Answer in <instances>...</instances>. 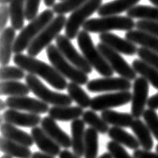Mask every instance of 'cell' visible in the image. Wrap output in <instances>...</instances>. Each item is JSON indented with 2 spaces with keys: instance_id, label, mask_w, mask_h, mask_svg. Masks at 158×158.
Masks as SVG:
<instances>
[{
  "instance_id": "53",
  "label": "cell",
  "mask_w": 158,
  "mask_h": 158,
  "mask_svg": "<svg viewBox=\"0 0 158 158\" xmlns=\"http://www.w3.org/2000/svg\"><path fill=\"white\" fill-rule=\"evenodd\" d=\"M1 158H12V156L8 155V154H4L3 156H1Z\"/></svg>"
},
{
  "instance_id": "32",
  "label": "cell",
  "mask_w": 158,
  "mask_h": 158,
  "mask_svg": "<svg viewBox=\"0 0 158 158\" xmlns=\"http://www.w3.org/2000/svg\"><path fill=\"white\" fill-rule=\"evenodd\" d=\"M99 138L98 132L89 127L85 130L84 139V157L85 158H98L99 150Z\"/></svg>"
},
{
  "instance_id": "40",
  "label": "cell",
  "mask_w": 158,
  "mask_h": 158,
  "mask_svg": "<svg viewBox=\"0 0 158 158\" xmlns=\"http://www.w3.org/2000/svg\"><path fill=\"white\" fill-rule=\"evenodd\" d=\"M138 57L141 60L147 62L148 64H150L154 68L158 69V53L154 52L152 50H149L144 47H139L137 50Z\"/></svg>"
},
{
  "instance_id": "46",
  "label": "cell",
  "mask_w": 158,
  "mask_h": 158,
  "mask_svg": "<svg viewBox=\"0 0 158 158\" xmlns=\"http://www.w3.org/2000/svg\"><path fill=\"white\" fill-rule=\"evenodd\" d=\"M59 158H81L80 156L76 155L75 153L70 152L68 149H64L62 150L59 154Z\"/></svg>"
},
{
  "instance_id": "3",
  "label": "cell",
  "mask_w": 158,
  "mask_h": 158,
  "mask_svg": "<svg viewBox=\"0 0 158 158\" xmlns=\"http://www.w3.org/2000/svg\"><path fill=\"white\" fill-rule=\"evenodd\" d=\"M53 19H54V11L49 9V8L42 11L39 15H37L34 19L31 20L30 23H28V25H26L20 31L18 36L16 37L14 47H13V52L15 54H18L23 52L24 50H26L32 41L39 35V33Z\"/></svg>"
},
{
  "instance_id": "29",
  "label": "cell",
  "mask_w": 158,
  "mask_h": 158,
  "mask_svg": "<svg viewBox=\"0 0 158 158\" xmlns=\"http://www.w3.org/2000/svg\"><path fill=\"white\" fill-rule=\"evenodd\" d=\"M10 22L15 30H22L25 22L26 0H11L10 2Z\"/></svg>"
},
{
  "instance_id": "47",
  "label": "cell",
  "mask_w": 158,
  "mask_h": 158,
  "mask_svg": "<svg viewBox=\"0 0 158 158\" xmlns=\"http://www.w3.org/2000/svg\"><path fill=\"white\" fill-rule=\"evenodd\" d=\"M31 158H54V156L45 154V153H43V152H34L32 154Z\"/></svg>"
},
{
  "instance_id": "12",
  "label": "cell",
  "mask_w": 158,
  "mask_h": 158,
  "mask_svg": "<svg viewBox=\"0 0 158 158\" xmlns=\"http://www.w3.org/2000/svg\"><path fill=\"white\" fill-rule=\"evenodd\" d=\"M132 88L131 114L134 118H140L144 113L149 99V82L142 76L137 77L133 82Z\"/></svg>"
},
{
  "instance_id": "34",
  "label": "cell",
  "mask_w": 158,
  "mask_h": 158,
  "mask_svg": "<svg viewBox=\"0 0 158 158\" xmlns=\"http://www.w3.org/2000/svg\"><path fill=\"white\" fill-rule=\"evenodd\" d=\"M67 92H68L69 96L71 97L72 100L75 103H77L78 106H80L82 108L90 107L91 99L92 98H90L89 95L82 89L80 84H78V83H75V82H72V81L70 83H68Z\"/></svg>"
},
{
  "instance_id": "23",
  "label": "cell",
  "mask_w": 158,
  "mask_h": 158,
  "mask_svg": "<svg viewBox=\"0 0 158 158\" xmlns=\"http://www.w3.org/2000/svg\"><path fill=\"white\" fill-rule=\"evenodd\" d=\"M49 116L58 121H73L83 115L80 106H52L48 111Z\"/></svg>"
},
{
  "instance_id": "21",
  "label": "cell",
  "mask_w": 158,
  "mask_h": 158,
  "mask_svg": "<svg viewBox=\"0 0 158 158\" xmlns=\"http://www.w3.org/2000/svg\"><path fill=\"white\" fill-rule=\"evenodd\" d=\"M125 38L130 40L131 42L140 45L149 50H152L158 53V37L141 30H130L127 31L125 34Z\"/></svg>"
},
{
  "instance_id": "28",
  "label": "cell",
  "mask_w": 158,
  "mask_h": 158,
  "mask_svg": "<svg viewBox=\"0 0 158 158\" xmlns=\"http://www.w3.org/2000/svg\"><path fill=\"white\" fill-rule=\"evenodd\" d=\"M108 136L115 142H118L119 144L126 146L127 148L133 149V150H136L140 146L138 139L131 135L130 133L122 129V127H111L108 131Z\"/></svg>"
},
{
  "instance_id": "54",
  "label": "cell",
  "mask_w": 158,
  "mask_h": 158,
  "mask_svg": "<svg viewBox=\"0 0 158 158\" xmlns=\"http://www.w3.org/2000/svg\"><path fill=\"white\" fill-rule=\"evenodd\" d=\"M156 152H158V144L156 145Z\"/></svg>"
},
{
  "instance_id": "9",
  "label": "cell",
  "mask_w": 158,
  "mask_h": 158,
  "mask_svg": "<svg viewBox=\"0 0 158 158\" xmlns=\"http://www.w3.org/2000/svg\"><path fill=\"white\" fill-rule=\"evenodd\" d=\"M97 48L104 58L107 60L108 63L110 64L112 69L114 70V72L119 74L121 77H124L128 79V80H135L136 77V71L133 69L132 65L130 66L127 63V61L120 55V53L115 51L114 49H112L108 45L104 44L103 42L98 43Z\"/></svg>"
},
{
  "instance_id": "48",
  "label": "cell",
  "mask_w": 158,
  "mask_h": 158,
  "mask_svg": "<svg viewBox=\"0 0 158 158\" xmlns=\"http://www.w3.org/2000/svg\"><path fill=\"white\" fill-rule=\"evenodd\" d=\"M43 1H44V4L47 7H53L54 4H55L56 0H43Z\"/></svg>"
},
{
  "instance_id": "35",
  "label": "cell",
  "mask_w": 158,
  "mask_h": 158,
  "mask_svg": "<svg viewBox=\"0 0 158 158\" xmlns=\"http://www.w3.org/2000/svg\"><path fill=\"white\" fill-rule=\"evenodd\" d=\"M82 119L84 120V122L86 124H88L90 127H92L93 129L96 130L100 134H105L109 131V124L106 121H104V119L95 113L94 110H87L84 111V113L82 115Z\"/></svg>"
},
{
  "instance_id": "55",
  "label": "cell",
  "mask_w": 158,
  "mask_h": 158,
  "mask_svg": "<svg viewBox=\"0 0 158 158\" xmlns=\"http://www.w3.org/2000/svg\"><path fill=\"white\" fill-rule=\"evenodd\" d=\"M60 1H63V0H60Z\"/></svg>"
},
{
  "instance_id": "4",
  "label": "cell",
  "mask_w": 158,
  "mask_h": 158,
  "mask_svg": "<svg viewBox=\"0 0 158 158\" xmlns=\"http://www.w3.org/2000/svg\"><path fill=\"white\" fill-rule=\"evenodd\" d=\"M135 25L136 22L129 16L111 15L90 18L83 24L82 29L89 33H105L113 30L130 31Z\"/></svg>"
},
{
  "instance_id": "26",
  "label": "cell",
  "mask_w": 158,
  "mask_h": 158,
  "mask_svg": "<svg viewBox=\"0 0 158 158\" xmlns=\"http://www.w3.org/2000/svg\"><path fill=\"white\" fill-rule=\"evenodd\" d=\"M0 150L4 154H8L15 158H30L32 157V152L30 148L25 145L7 139L5 137L0 139Z\"/></svg>"
},
{
  "instance_id": "44",
  "label": "cell",
  "mask_w": 158,
  "mask_h": 158,
  "mask_svg": "<svg viewBox=\"0 0 158 158\" xmlns=\"http://www.w3.org/2000/svg\"><path fill=\"white\" fill-rule=\"evenodd\" d=\"M133 156L135 158H158V152H151L138 148L133 152Z\"/></svg>"
},
{
  "instance_id": "16",
  "label": "cell",
  "mask_w": 158,
  "mask_h": 158,
  "mask_svg": "<svg viewBox=\"0 0 158 158\" xmlns=\"http://www.w3.org/2000/svg\"><path fill=\"white\" fill-rule=\"evenodd\" d=\"M99 39L101 42L108 45L112 49H114L115 51L119 52L120 54H124V55H129L132 56L137 53L138 47L136 46L135 43L131 42L128 39H122L121 37L113 34L110 32L100 33L99 35Z\"/></svg>"
},
{
  "instance_id": "30",
  "label": "cell",
  "mask_w": 158,
  "mask_h": 158,
  "mask_svg": "<svg viewBox=\"0 0 158 158\" xmlns=\"http://www.w3.org/2000/svg\"><path fill=\"white\" fill-rule=\"evenodd\" d=\"M132 67L136 71V73L144 77L154 88L158 89V69L148 64L147 62L141 60L140 58L133 60Z\"/></svg>"
},
{
  "instance_id": "13",
  "label": "cell",
  "mask_w": 158,
  "mask_h": 158,
  "mask_svg": "<svg viewBox=\"0 0 158 158\" xmlns=\"http://www.w3.org/2000/svg\"><path fill=\"white\" fill-rule=\"evenodd\" d=\"M133 84L124 77H104L92 79L86 84L90 92H107V91H128Z\"/></svg>"
},
{
  "instance_id": "11",
  "label": "cell",
  "mask_w": 158,
  "mask_h": 158,
  "mask_svg": "<svg viewBox=\"0 0 158 158\" xmlns=\"http://www.w3.org/2000/svg\"><path fill=\"white\" fill-rule=\"evenodd\" d=\"M132 100L130 91H117L114 93L98 95L91 99L90 108L94 111H103L110 108L126 105Z\"/></svg>"
},
{
  "instance_id": "15",
  "label": "cell",
  "mask_w": 158,
  "mask_h": 158,
  "mask_svg": "<svg viewBox=\"0 0 158 158\" xmlns=\"http://www.w3.org/2000/svg\"><path fill=\"white\" fill-rule=\"evenodd\" d=\"M3 121L13 124L15 126H22V127H35L38 124H41L42 118L39 114L30 113V112H21L20 110L11 109L4 111L2 115Z\"/></svg>"
},
{
  "instance_id": "31",
  "label": "cell",
  "mask_w": 158,
  "mask_h": 158,
  "mask_svg": "<svg viewBox=\"0 0 158 158\" xmlns=\"http://www.w3.org/2000/svg\"><path fill=\"white\" fill-rule=\"evenodd\" d=\"M30 91L27 84L19 82V80L1 81L0 85V93L7 96H27Z\"/></svg>"
},
{
  "instance_id": "49",
  "label": "cell",
  "mask_w": 158,
  "mask_h": 158,
  "mask_svg": "<svg viewBox=\"0 0 158 158\" xmlns=\"http://www.w3.org/2000/svg\"><path fill=\"white\" fill-rule=\"evenodd\" d=\"M98 158H113V157H112V155L108 152V153H103V154L101 156H99Z\"/></svg>"
},
{
  "instance_id": "10",
  "label": "cell",
  "mask_w": 158,
  "mask_h": 158,
  "mask_svg": "<svg viewBox=\"0 0 158 158\" xmlns=\"http://www.w3.org/2000/svg\"><path fill=\"white\" fill-rule=\"evenodd\" d=\"M55 40L58 49L70 63H72L75 67L82 70L86 74L92 72L93 67L86 60V58L79 54L78 51L74 48L73 44L71 43V39H69L66 35H58Z\"/></svg>"
},
{
  "instance_id": "7",
  "label": "cell",
  "mask_w": 158,
  "mask_h": 158,
  "mask_svg": "<svg viewBox=\"0 0 158 158\" xmlns=\"http://www.w3.org/2000/svg\"><path fill=\"white\" fill-rule=\"evenodd\" d=\"M25 81L31 92L40 100L46 102L47 104H51L53 106H68L73 101L69 95L50 90L34 74L28 73L25 76Z\"/></svg>"
},
{
  "instance_id": "2",
  "label": "cell",
  "mask_w": 158,
  "mask_h": 158,
  "mask_svg": "<svg viewBox=\"0 0 158 158\" xmlns=\"http://www.w3.org/2000/svg\"><path fill=\"white\" fill-rule=\"evenodd\" d=\"M77 43L82 52V55L86 58L90 65L104 77H110L114 74V70L112 69L110 64L99 51L97 46H95L93 40L91 38L89 32L85 30L79 31L77 35Z\"/></svg>"
},
{
  "instance_id": "1",
  "label": "cell",
  "mask_w": 158,
  "mask_h": 158,
  "mask_svg": "<svg viewBox=\"0 0 158 158\" xmlns=\"http://www.w3.org/2000/svg\"><path fill=\"white\" fill-rule=\"evenodd\" d=\"M13 62L24 71L41 77L54 88L58 90L67 89L68 83L66 82V78L62 76L52 65L22 53L15 54Z\"/></svg>"
},
{
  "instance_id": "45",
  "label": "cell",
  "mask_w": 158,
  "mask_h": 158,
  "mask_svg": "<svg viewBox=\"0 0 158 158\" xmlns=\"http://www.w3.org/2000/svg\"><path fill=\"white\" fill-rule=\"evenodd\" d=\"M147 106L148 108L150 109H158V93L152 95V96L148 99V102H147Z\"/></svg>"
},
{
  "instance_id": "24",
  "label": "cell",
  "mask_w": 158,
  "mask_h": 158,
  "mask_svg": "<svg viewBox=\"0 0 158 158\" xmlns=\"http://www.w3.org/2000/svg\"><path fill=\"white\" fill-rule=\"evenodd\" d=\"M141 0H114V1L103 4L98 9V15L103 16L118 15L124 11H128L134 7Z\"/></svg>"
},
{
  "instance_id": "51",
  "label": "cell",
  "mask_w": 158,
  "mask_h": 158,
  "mask_svg": "<svg viewBox=\"0 0 158 158\" xmlns=\"http://www.w3.org/2000/svg\"><path fill=\"white\" fill-rule=\"evenodd\" d=\"M0 2H1V5H7L8 3L11 2V0H0Z\"/></svg>"
},
{
  "instance_id": "36",
  "label": "cell",
  "mask_w": 158,
  "mask_h": 158,
  "mask_svg": "<svg viewBox=\"0 0 158 158\" xmlns=\"http://www.w3.org/2000/svg\"><path fill=\"white\" fill-rule=\"evenodd\" d=\"M87 1L88 0H63V1H60L59 3L54 4L52 10L57 15H64L66 13H69V12H73Z\"/></svg>"
},
{
  "instance_id": "50",
  "label": "cell",
  "mask_w": 158,
  "mask_h": 158,
  "mask_svg": "<svg viewBox=\"0 0 158 158\" xmlns=\"http://www.w3.org/2000/svg\"><path fill=\"white\" fill-rule=\"evenodd\" d=\"M7 107V104H6V101H2L0 102V108H1V110H5V108Z\"/></svg>"
},
{
  "instance_id": "22",
  "label": "cell",
  "mask_w": 158,
  "mask_h": 158,
  "mask_svg": "<svg viewBox=\"0 0 158 158\" xmlns=\"http://www.w3.org/2000/svg\"><path fill=\"white\" fill-rule=\"evenodd\" d=\"M71 139L73 153L78 156H84L85 122L83 119H75L71 123Z\"/></svg>"
},
{
  "instance_id": "18",
  "label": "cell",
  "mask_w": 158,
  "mask_h": 158,
  "mask_svg": "<svg viewBox=\"0 0 158 158\" xmlns=\"http://www.w3.org/2000/svg\"><path fill=\"white\" fill-rule=\"evenodd\" d=\"M41 127L61 147H63L65 149L72 147V139L70 138V136L67 133L64 132L58 126L55 119H53L50 116L43 117L42 120H41Z\"/></svg>"
},
{
  "instance_id": "42",
  "label": "cell",
  "mask_w": 158,
  "mask_h": 158,
  "mask_svg": "<svg viewBox=\"0 0 158 158\" xmlns=\"http://www.w3.org/2000/svg\"><path fill=\"white\" fill-rule=\"evenodd\" d=\"M41 0H26L25 7V18L28 21L34 19L38 13L39 5Z\"/></svg>"
},
{
  "instance_id": "39",
  "label": "cell",
  "mask_w": 158,
  "mask_h": 158,
  "mask_svg": "<svg viewBox=\"0 0 158 158\" xmlns=\"http://www.w3.org/2000/svg\"><path fill=\"white\" fill-rule=\"evenodd\" d=\"M107 150L113 158H135L127 152L126 149L123 147V145L115 142L113 140L107 143Z\"/></svg>"
},
{
  "instance_id": "25",
  "label": "cell",
  "mask_w": 158,
  "mask_h": 158,
  "mask_svg": "<svg viewBox=\"0 0 158 158\" xmlns=\"http://www.w3.org/2000/svg\"><path fill=\"white\" fill-rule=\"evenodd\" d=\"M131 129L134 132L136 138L138 139L142 149L150 151L154 146V141L152 138V133L146 124H144V122L139 118H135L131 125Z\"/></svg>"
},
{
  "instance_id": "20",
  "label": "cell",
  "mask_w": 158,
  "mask_h": 158,
  "mask_svg": "<svg viewBox=\"0 0 158 158\" xmlns=\"http://www.w3.org/2000/svg\"><path fill=\"white\" fill-rule=\"evenodd\" d=\"M1 133L2 136L5 137V138L15 141V142L25 145L28 147L32 146L35 143L31 134H28L25 131L19 129L15 125L10 123H1Z\"/></svg>"
},
{
  "instance_id": "17",
  "label": "cell",
  "mask_w": 158,
  "mask_h": 158,
  "mask_svg": "<svg viewBox=\"0 0 158 158\" xmlns=\"http://www.w3.org/2000/svg\"><path fill=\"white\" fill-rule=\"evenodd\" d=\"M31 135L33 137L35 144L37 145L41 152L45 154L51 155V156H57L60 154V145L56 141H54L46 132L43 130L42 127H32L31 129Z\"/></svg>"
},
{
  "instance_id": "41",
  "label": "cell",
  "mask_w": 158,
  "mask_h": 158,
  "mask_svg": "<svg viewBox=\"0 0 158 158\" xmlns=\"http://www.w3.org/2000/svg\"><path fill=\"white\" fill-rule=\"evenodd\" d=\"M135 27L141 31H145L147 33L158 37V21H151V20L140 19L136 22Z\"/></svg>"
},
{
  "instance_id": "37",
  "label": "cell",
  "mask_w": 158,
  "mask_h": 158,
  "mask_svg": "<svg viewBox=\"0 0 158 158\" xmlns=\"http://www.w3.org/2000/svg\"><path fill=\"white\" fill-rule=\"evenodd\" d=\"M25 71L20 68L15 67V66H9L5 65L2 66L0 70V77L1 81H7V80H20V79L25 78Z\"/></svg>"
},
{
  "instance_id": "8",
  "label": "cell",
  "mask_w": 158,
  "mask_h": 158,
  "mask_svg": "<svg viewBox=\"0 0 158 158\" xmlns=\"http://www.w3.org/2000/svg\"><path fill=\"white\" fill-rule=\"evenodd\" d=\"M102 5V0H88L69 16L65 24V35L69 39H74L79 33V28L83 26L93 13L98 11Z\"/></svg>"
},
{
  "instance_id": "6",
  "label": "cell",
  "mask_w": 158,
  "mask_h": 158,
  "mask_svg": "<svg viewBox=\"0 0 158 158\" xmlns=\"http://www.w3.org/2000/svg\"><path fill=\"white\" fill-rule=\"evenodd\" d=\"M66 21L67 19L62 14L54 17L52 21L39 33V35L29 45V47L27 48L28 55L36 57L44 48H47L52 42V40L56 39L58 35H60L61 30L65 28Z\"/></svg>"
},
{
  "instance_id": "5",
  "label": "cell",
  "mask_w": 158,
  "mask_h": 158,
  "mask_svg": "<svg viewBox=\"0 0 158 158\" xmlns=\"http://www.w3.org/2000/svg\"><path fill=\"white\" fill-rule=\"evenodd\" d=\"M46 54L51 65L62 76L80 85H84L88 83L87 74L75 67L72 63H70L55 45H49L46 48Z\"/></svg>"
},
{
  "instance_id": "27",
  "label": "cell",
  "mask_w": 158,
  "mask_h": 158,
  "mask_svg": "<svg viewBox=\"0 0 158 158\" xmlns=\"http://www.w3.org/2000/svg\"><path fill=\"white\" fill-rule=\"evenodd\" d=\"M101 117L108 124L116 127H131L134 117L131 113L125 112H118L111 109H106L101 112Z\"/></svg>"
},
{
  "instance_id": "19",
  "label": "cell",
  "mask_w": 158,
  "mask_h": 158,
  "mask_svg": "<svg viewBox=\"0 0 158 158\" xmlns=\"http://www.w3.org/2000/svg\"><path fill=\"white\" fill-rule=\"evenodd\" d=\"M15 29L13 27H6L1 31V48H0V62L2 66L8 65L11 59L15 42Z\"/></svg>"
},
{
  "instance_id": "43",
  "label": "cell",
  "mask_w": 158,
  "mask_h": 158,
  "mask_svg": "<svg viewBox=\"0 0 158 158\" xmlns=\"http://www.w3.org/2000/svg\"><path fill=\"white\" fill-rule=\"evenodd\" d=\"M10 19V7L8 5H1L0 8V29L1 31L6 28V24Z\"/></svg>"
},
{
  "instance_id": "14",
  "label": "cell",
  "mask_w": 158,
  "mask_h": 158,
  "mask_svg": "<svg viewBox=\"0 0 158 158\" xmlns=\"http://www.w3.org/2000/svg\"><path fill=\"white\" fill-rule=\"evenodd\" d=\"M5 101L8 108L35 114H44L50 109L46 102L28 96H9Z\"/></svg>"
},
{
  "instance_id": "38",
  "label": "cell",
  "mask_w": 158,
  "mask_h": 158,
  "mask_svg": "<svg viewBox=\"0 0 158 158\" xmlns=\"http://www.w3.org/2000/svg\"><path fill=\"white\" fill-rule=\"evenodd\" d=\"M142 116L152 135L154 136L156 140H158V114L156 113V111L154 109L148 108L144 111Z\"/></svg>"
},
{
  "instance_id": "33",
  "label": "cell",
  "mask_w": 158,
  "mask_h": 158,
  "mask_svg": "<svg viewBox=\"0 0 158 158\" xmlns=\"http://www.w3.org/2000/svg\"><path fill=\"white\" fill-rule=\"evenodd\" d=\"M127 12V16L131 18H138L144 20L158 21V7L149 5H135Z\"/></svg>"
},
{
  "instance_id": "52",
  "label": "cell",
  "mask_w": 158,
  "mask_h": 158,
  "mask_svg": "<svg viewBox=\"0 0 158 158\" xmlns=\"http://www.w3.org/2000/svg\"><path fill=\"white\" fill-rule=\"evenodd\" d=\"M151 3H153L156 7H158V0H149Z\"/></svg>"
}]
</instances>
